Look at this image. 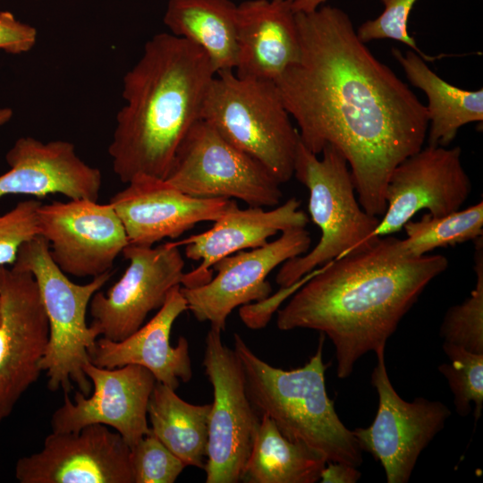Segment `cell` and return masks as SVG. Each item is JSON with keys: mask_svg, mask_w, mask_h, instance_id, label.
Masks as SVG:
<instances>
[{"mask_svg": "<svg viewBox=\"0 0 483 483\" xmlns=\"http://www.w3.org/2000/svg\"><path fill=\"white\" fill-rule=\"evenodd\" d=\"M35 27L21 22L8 11H0V49L8 54L29 52L36 44Z\"/></svg>", "mask_w": 483, "mask_h": 483, "instance_id": "d6a6232c", "label": "cell"}, {"mask_svg": "<svg viewBox=\"0 0 483 483\" xmlns=\"http://www.w3.org/2000/svg\"><path fill=\"white\" fill-rule=\"evenodd\" d=\"M474 242L476 284L470 295L445 312L440 326L444 342L483 353V236Z\"/></svg>", "mask_w": 483, "mask_h": 483, "instance_id": "83f0119b", "label": "cell"}, {"mask_svg": "<svg viewBox=\"0 0 483 483\" xmlns=\"http://www.w3.org/2000/svg\"><path fill=\"white\" fill-rule=\"evenodd\" d=\"M39 235L52 259L66 275L95 277L111 271L129 244L123 223L111 204L69 199L41 204Z\"/></svg>", "mask_w": 483, "mask_h": 483, "instance_id": "4fadbf2b", "label": "cell"}, {"mask_svg": "<svg viewBox=\"0 0 483 483\" xmlns=\"http://www.w3.org/2000/svg\"><path fill=\"white\" fill-rule=\"evenodd\" d=\"M471 187L460 147L421 148L393 170L386 188V211L374 235L401 231L423 209L433 216L455 212L469 198Z\"/></svg>", "mask_w": 483, "mask_h": 483, "instance_id": "9a60e30c", "label": "cell"}, {"mask_svg": "<svg viewBox=\"0 0 483 483\" xmlns=\"http://www.w3.org/2000/svg\"><path fill=\"white\" fill-rule=\"evenodd\" d=\"M292 0H247L237 4V62L242 78L275 81L301 56Z\"/></svg>", "mask_w": 483, "mask_h": 483, "instance_id": "7402d4cb", "label": "cell"}, {"mask_svg": "<svg viewBox=\"0 0 483 483\" xmlns=\"http://www.w3.org/2000/svg\"><path fill=\"white\" fill-rule=\"evenodd\" d=\"M324 341L321 334L315 354L290 370L261 360L236 333L233 351L243 367L250 401L259 415L269 417L287 438L317 450L327 462L359 467L362 451L326 393Z\"/></svg>", "mask_w": 483, "mask_h": 483, "instance_id": "277c9868", "label": "cell"}, {"mask_svg": "<svg viewBox=\"0 0 483 483\" xmlns=\"http://www.w3.org/2000/svg\"><path fill=\"white\" fill-rule=\"evenodd\" d=\"M110 198L130 244L152 247L178 238L197 224L216 221L237 203L186 194L165 179L140 175Z\"/></svg>", "mask_w": 483, "mask_h": 483, "instance_id": "ac0fdd59", "label": "cell"}, {"mask_svg": "<svg viewBox=\"0 0 483 483\" xmlns=\"http://www.w3.org/2000/svg\"><path fill=\"white\" fill-rule=\"evenodd\" d=\"M327 0H292V6L295 13H310L319 8Z\"/></svg>", "mask_w": 483, "mask_h": 483, "instance_id": "e575fe53", "label": "cell"}, {"mask_svg": "<svg viewBox=\"0 0 483 483\" xmlns=\"http://www.w3.org/2000/svg\"><path fill=\"white\" fill-rule=\"evenodd\" d=\"M38 199H26L0 215V266L12 265L21 246L39 235Z\"/></svg>", "mask_w": 483, "mask_h": 483, "instance_id": "1f68e13d", "label": "cell"}, {"mask_svg": "<svg viewBox=\"0 0 483 483\" xmlns=\"http://www.w3.org/2000/svg\"><path fill=\"white\" fill-rule=\"evenodd\" d=\"M0 423L38 378L49 324L31 273L0 266Z\"/></svg>", "mask_w": 483, "mask_h": 483, "instance_id": "8fae6325", "label": "cell"}, {"mask_svg": "<svg viewBox=\"0 0 483 483\" xmlns=\"http://www.w3.org/2000/svg\"><path fill=\"white\" fill-rule=\"evenodd\" d=\"M321 154L318 158L300 140L293 175L309 191V215L321 233L312 250L282 264L275 276L280 288L332 260L365 250L379 239L374 231L380 219L360 206L344 156L332 145Z\"/></svg>", "mask_w": 483, "mask_h": 483, "instance_id": "5b68a950", "label": "cell"}, {"mask_svg": "<svg viewBox=\"0 0 483 483\" xmlns=\"http://www.w3.org/2000/svg\"><path fill=\"white\" fill-rule=\"evenodd\" d=\"M133 483H173L186 465L149 430L131 447Z\"/></svg>", "mask_w": 483, "mask_h": 483, "instance_id": "f546056e", "label": "cell"}, {"mask_svg": "<svg viewBox=\"0 0 483 483\" xmlns=\"http://www.w3.org/2000/svg\"><path fill=\"white\" fill-rule=\"evenodd\" d=\"M326 462L322 453L287 438L269 417L261 415L241 481L315 483Z\"/></svg>", "mask_w": 483, "mask_h": 483, "instance_id": "d4e9b609", "label": "cell"}, {"mask_svg": "<svg viewBox=\"0 0 483 483\" xmlns=\"http://www.w3.org/2000/svg\"><path fill=\"white\" fill-rule=\"evenodd\" d=\"M221 330L211 327L205 341L203 366L214 401L208 424L207 483H237L249 458L260 417L250 401L243 367L225 345Z\"/></svg>", "mask_w": 483, "mask_h": 483, "instance_id": "9c48e42d", "label": "cell"}, {"mask_svg": "<svg viewBox=\"0 0 483 483\" xmlns=\"http://www.w3.org/2000/svg\"><path fill=\"white\" fill-rule=\"evenodd\" d=\"M300 206L301 201L294 197L269 210L261 207L241 209L236 204L214 221L210 229L177 242L185 246L187 258L201 260L198 267L184 273L181 286L204 284L212 278L213 266L222 258L265 245L278 233L305 228L309 217Z\"/></svg>", "mask_w": 483, "mask_h": 483, "instance_id": "ffe728a7", "label": "cell"}, {"mask_svg": "<svg viewBox=\"0 0 483 483\" xmlns=\"http://www.w3.org/2000/svg\"><path fill=\"white\" fill-rule=\"evenodd\" d=\"M177 242L157 247L128 244L123 250L129 265L122 277L89 302L93 327L101 337L122 341L138 330L151 311L159 309L169 292L182 284L184 259Z\"/></svg>", "mask_w": 483, "mask_h": 483, "instance_id": "7c38bea8", "label": "cell"}, {"mask_svg": "<svg viewBox=\"0 0 483 483\" xmlns=\"http://www.w3.org/2000/svg\"><path fill=\"white\" fill-rule=\"evenodd\" d=\"M37 1H38V0H37Z\"/></svg>", "mask_w": 483, "mask_h": 483, "instance_id": "74e56055", "label": "cell"}, {"mask_svg": "<svg viewBox=\"0 0 483 483\" xmlns=\"http://www.w3.org/2000/svg\"><path fill=\"white\" fill-rule=\"evenodd\" d=\"M210 411L211 404L189 403L157 381L148 406L150 430L186 466L204 469Z\"/></svg>", "mask_w": 483, "mask_h": 483, "instance_id": "484cf974", "label": "cell"}, {"mask_svg": "<svg viewBox=\"0 0 483 483\" xmlns=\"http://www.w3.org/2000/svg\"><path fill=\"white\" fill-rule=\"evenodd\" d=\"M170 33L200 47L216 74L234 71L237 4L231 0H169L163 18Z\"/></svg>", "mask_w": 483, "mask_h": 483, "instance_id": "cb8c5ba5", "label": "cell"}, {"mask_svg": "<svg viewBox=\"0 0 483 483\" xmlns=\"http://www.w3.org/2000/svg\"><path fill=\"white\" fill-rule=\"evenodd\" d=\"M93 392H75L73 400L64 393V403L51 418L54 432H72L91 424L111 427L132 447L150 430L148 406L157 382L140 365L102 368L90 361L83 366Z\"/></svg>", "mask_w": 483, "mask_h": 483, "instance_id": "e0dca14e", "label": "cell"}, {"mask_svg": "<svg viewBox=\"0 0 483 483\" xmlns=\"http://www.w3.org/2000/svg\"><path fill=\"white\" fill-rule=\"evenodd\" d=\"M448 361L438 367L453 394V404L460 416H467L474 402L477 421L483 409V353L470 352L460 345L444 342Z\"/></svg>", "mask_w": 483, "mask_h": 483, "instance_id": "f1b7e54d", "label": "cell"}, {"mask_svg": "<svg viewBox=\"0 0 483 483\" xmlns=\"http://www.w3.org/2000/svg\"><path fill=\"white\" fill-rule=\"evenodd\" d=\"M407 237L384 236L389 253L398 259L418 258L437 248L454 246L483 236V202L443 216L428 213L402 227Z\"/></svg>", "mask_w": 483, "mask_h": 483, "instance_id": "4316f807", "label": "cell"}, {"mask_svg": "<svg viewBox=\"0 0 483 483\" xmlns=\"http://www.w3.org/2000/svg\"><path fill=\"white\" fill-rule=\"evenodd\" d=\"M447 267L441 254L395 258L379 237L369 249L320 267L278 310L276 326L327 336L337 377L347 378L363 355L386 346L424 289Z\"/></svg>", "mask_w": 483, "mask_h": 483, "instance_id": "7a4b0ae2", "label": "cell"}, {"mask_svg": "<svg viewBox=\"0 0 483 483\" xmlns=\"http://www.w3.org/2000/svg\"><path fill=\"white\" fill-rule=\"evenodd\" d=\"M301 56L275 80L301 142L318 155L327 145L347 160L358 200L386 211L393 170L427 137L426 106L358 37L349 15L321 5L297 13Z\"/></svg>", "mask_w": 483, "mask_h": 483, "instance_id": "6da1fadb", "label": "cell"}, {"mask_svg": "<svg viewBox=\"0 0 483 483\" xmlns=\"http://www.w3.org/2000/svg\"><path fill=\"white\" fill-rule=\"evenodd\" d=\"M199 198L238 199L250 207L279 205L281 183L258 160L199 119L179 145L165 179Z\"/></svg>", "mask_w": 483, "mask_h": 483, "instance_id": "ba28073f", "label": "cell"}, {"mask_svg": "<svg viewBox=\"0 0 483 483\" xmlns=\"http://www.w3.org/2000/svg\"><path fill=\"white\" fill-rule=\"evenodd\" d=\"M130 454L118 432L91 424L52 431L39 452L18 459L14 474L20 483H133Z\"/></svg>", "mask_w": 483, "mask_h": 483, "instance_id": "2e32d148", "label": "cell"}, {"mask_svg": "<svg viewBox=\"0 0 483 483\" xmlns=\"http://www.w3.org/2000/svg\"><path fill=\"white\" fill-rule=\"evenodd\" d=\"M215 75L209 57L193 43L170 32L147 41L123 77L125 103L108 147L121 182L140 175L165 179L179 145L200 119Z\"/></svg>", "mask_w": 483, "mask_h": 483, "instance_id": "3957f363", "label": "cell"}, {"mask_svg": "<svg viewBox=\"0 0 483 483\" xmlns=\"http://www.w3.org/2000/svg\"><path fill=\"white\" fill-rule=\"evenodd\" d=\"M5 158L10 169L0 175V198L62 194L69 199H98L101 172L85 163L72 142L21 137Z\"/></svg>", "mask_w": 483, "mask_h": 483, "instance_id": "d6986e66", "label": "cell"}, {"mask_svg": "<svg viewBox=\"0 0 483 483\" xmlns=\"http://www.w3.org/2000/svg\"><path fill=\"white\" fill-rule=\"evenodd\" d=\"M386 347L375 352L377 364L371 384L378 395L373 422L352 430L360 450L370 453L384 468L387 483L409 481L419 456L451 415L439 401L424 397L403 400L393 386L385 360Z\"/></svg>", "mask_w": 483, "mask_h": 483, "instance_id": "30bf717a", "label": "cell"}, {"mask_svg": "<svg viewBox=\"0 0 483 483\" xmlns=\"http://www.w3.org/2000/svg\"><path fill=\"white\" fill-rule=\"evenodd\" d=\"M0 320H1V302H0Z\"/></svg>", "mask_w": 483, "mask_h": 483, "instance_id": "8d00e7d4", "label": "cell"}, {"mask_svg": "<svg viewBox=\"0 0 483 483\" xmlns=\"http://www.w3.org/2000/svg\"><path fill=\"white\" fill-rule=\"evenodd\" d=\"M275 81L217 72L207 89L200 119L262 164L282 184L293 176L300 136Z\"/></svg>", "mask_w": 483, "mask_h": 483, "instance_id": "8992f818", "label": "cell"}, {"mask_svg": "<svg viewBox=\"0 0 483 483\" xmlns=\"http://www.w3.org/2000/svg\"><path fill=\"white\" fill-rule=\"evenodd\" d=\"M188 310L181 284L174 286L156 315L122 341L98 337L89 352V361L102 368L129 364L148 369L157 382L176 390L181 382L192 377L189 343L184 336L171 345L172 326L177 318Z\"/></svg>", "mask_w": 483, "mask_h": 483, "instance_id": "44dd1931", "label": "cell"}, {"mask_svg": "<svg viewBox=\"0 0 483 483\" xmlns=\"http://www.w3.org/2000/svg\"><path fill=\"white\" fill-rule=\"evenodd\" d=\"M384 10L375 19L363 22L356 30L364 43L376 39H393L402 42L420 55L426 62H432L440 56H428L417 46L408 32L410 13L417 0H380Z\"/></svg>", "mask_w": 483, "mask_h": 483, "instance_id": "4dcf8cb0", "label": "cell"}, {"mask_svg": "<svg viewBox=\"0 0 483 483\" xmlns=\"http://www.w3.org/2000/svg\"><path fill=\"white\" fill-rule=\"evenodd\" d=\"M12 267L32 274L47 316L49 341L41 361L47 387L69 393L75 384L89 395L92 385L83 366L89 361V352L99 335L87 324L86 314L92 296L108 282L112 271L85 284L72 282L52 259L41 235L21 246Z\"/></svg>", "mask_w": 483, "mask_h": 483, "instance_id": "52a82bcc", "label": "cell"}, {"mask_svg": "<svg viewBox=\"0 0 483 483\" xmlns=\"http://www.w3.org/2000/svg\"><path fill=\"white\" fill-rule=\"evenodd\" d=\"M360 476L358 467L343 462H327L319 480L323 483H355Z\"/></svg>", "mask_w": 483, "mask_h": 483, "instance_id": "836d02e7", "label": "cell"}, {"mask_svg": "<svg viewBox=\"0 0 483 483\" xmlns=\"http://www.w3.org/2000/svg\"><path fill=\"white\" fill-rule=\"evenodd\" d=\"M392 55L402 67L409 81L421 89L428 99V145L447 147L460 128L483 121V90H466L440 78L416 52L404 54L397 48Z\"/></svg>", "mask_w": 483, "mask_h": 483, "instance_id": "603a6c76", "label": "cell"}, {"mask_svg": "<svg viewBox=\"0 0 483 483\" xmlns=\"http://www.w3.org/2000/svg\"><path fill=\"white\" fill-rule=\"evenodd\" d=\"M309 232L292 228L273 242L227 256L213 266L216 275L195 287L181 286L190 310L198 321L224 331L232 311L251 301H263L272 288L267 275L286 260L309 251Z\"/></svg>", "mask_w": 483, "mask_h": 483, "instance_id": "5bb4252c", "label": "cell"}, {"mask_svg": "<svg viewBox=\"0 0 483 483\" xmlns=\"http://www.w3.org/2000/svg\"><path fill=\"white\" fill-rule=\"evenodd\" d=\"M13 110L11 108H0V126L4 125L11 120Z\"/></svg>", "mask_w": 483, "mask_h": 483, "instance_id": "d590c367", "label": "cell"}]
</instances>
